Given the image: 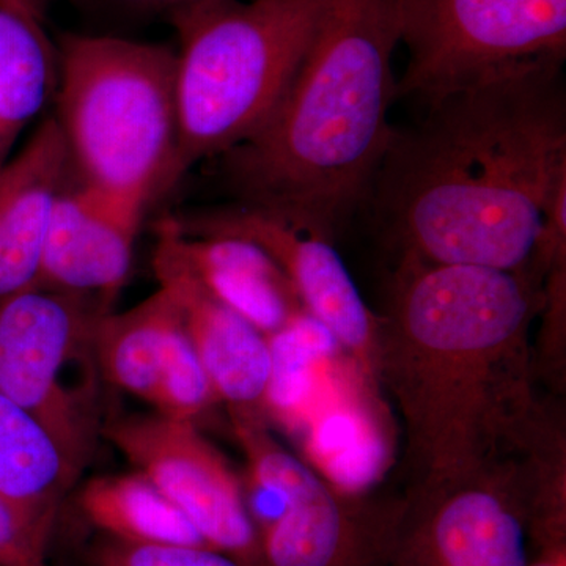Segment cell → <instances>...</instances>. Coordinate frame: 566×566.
<instances>
[{
    "label": "cell",
    "instance_id": "6da1fadb",
    "mask_svg": "<svg viewBox=\"0 0 566 566\" xmlns=\"http://www.w3.org/2000/svg\"><path fill=\"white\" fill-rule=\"evenodd\" d=\"M427 107L394 129L365 197L381 237L398 260L538 271L547 207L566 185L564 62L526 63Z\"/></svg>",
    "mask_w": 566,
    "mask_h": 566
},
{
    "label": "cell",
    "instance_id": "7a4b0ae2",
    "mask_svg": "<svg viewBox=\"0 0 566 566\" xmlns=\"http://www.w3.org/2000/svg\"><path fill=\"white\" fill-rule=\"evenodd\" d=\"M543 283L534 270L398 260L375 379L400 412L409 485L526 453L547 433L531 345Z\"/></svg>",
    "mask_w": 566,
    "mask_h": 566
},
{
    "label": "cell",
    "instance_id": "3957f363",
    "mask_svg": "<svg viewBox=\"0 0 566 566\" xmlns=\"http://www.w3.org/2000/svg\"><path fill=\"white\" fill-rule=\"evenodd\" d=\"M408 0H327L273 117L214 159L234 205L333 240L364 207L395 126L392 61Z\"/></svg>",
    "mask_w": 566,
    "mask_h": 566
},
{
    "label": "cell",
    "instance_id": "277c9868",
    "mask_svg": "<svg viewBox=\"0 0 566 566\" xmlns=\"http://www.w3.org/2000/svg\"><path fill=\"white\" fill-rule=\"evenodd\" d=\"M327 0H223L170 14L177 32V147L161 197L273 117Z\"/></svg>",
    "mask_w": 566,
    "mask_h": 566
},
{
    "label": "cell",
    "instance_id": "5b68a950",
    "mask_svg": "<svg viewBox=\"0 0 566 566\" xmlns=\"http://www.w3.org/2000/svg\"><path fill=\"white\" fill-rule=\"evenodd\" d=\"M55 54V118L81 181L161 199L177 147V51L63 33Z\"/></svg>",
    "mask_w": 566,
    "mask_h": 566
},
{
    "label": "cell",
    "instance_id": "8992f818",
    "mask_svg": "<svg viewBox=\"0 0 566 566\" xmlns=\"http://www.w3.org/2000/svg\"><path fill=\"white\" fill-rule=\"evenodd\" d=\"M564 469L549 433L526 453L412 483L398 499L390 566H527L536 509Z\"/></svg>",
    "mask_w": 566,
    "mask_h": 566
},
{
    "label": "cell",
    "instance_id": "52a82bcc",
    "mask_svg": "<svg viewBox=\"0 0 566 566\" xmlns=\"http://www.w3.org/2000/svg\"><path fill=\"white\" fill-rule=\"evenodd\" d=\"M248 463L245 504L263 566H390L397 501H376L323 479L270 434L232 415Z\"/></svg>",
    "mask_w": 566,
    "mask_h": 566
},
{
    "label": "cell",
    "instance_id": "ba28073f",
    "mask_svg": "<svg viewBox=\"0 0 566 566\" xmlns=\"http://www.w3.org/2000/svg\"><path fill=\"white\" fill-rule=\"evenodd\" d=\"M109 312L102 301L48 289L0 297V394L84 468L103 430L96 335Z\"/></svg>",
    "mask_w": 566,
    "mask_h": 566
},
{
    "label": "cell",
    "instance_id": "9c48e42d",
    "mask_svg": "<svg viewBox=\"0 0 566 566\" xmlns=\"http://www.w3.org/2000/svg\"><path fill=\"white\" fill-rule=\"evenodd\" d=\"M397 99L431 104L495 74L566 57V0H408Z\"/></svg>",
    "mask_w": 566,
    "mask_h": 566
},
{
    "label": "cell",
    "instance_id": "30bf717a",
    "mask_svg": "<svg viewBox=\"0 0 566 566\" xmlns=\"http://www.w3.org/2000/svg\"><path fill=\"white\" fill-rule=\"evenodd\" d=\"M102 436L188 517L212 549L263 566L243 482L196 423L132 416L103 424Z\"/></svg>",
    "mask_w": 566,
    "mask_h": 566
},
{
    "label": "cell",
    "instance_id": "8fae6325",
    "mask_svg": "<svg viewBox=\"0 0 566 566\" xmlns=\"http://www.w3.org/2000/svg\"><path fill=\"white\" fill-rule=\"evenodd\" d=\"M174 219L189 237L241 238L270 253L293 283L305 312L333 335L365 378L376 382L379 315L365 304L333 240L234 203L180 212Z\"/></svg>",
    "mask_w": 566,
    "mask_h": 566
},
{
    "label": "cell",
    "instance_id": "7c38bea8",
    "mask_svg": "<svg viewBox=\"0 0 566 566\" xmlns=\"http://www.w3.org/2000/svg\"><path fill=\"white\" fill-rule=\"evenodd\" d=\"M148 193L66 186L44 245L39 289L93 297L111 307L133 266L134 244L151 207Z\"/></svg>",
    "mask_w": 566,
    "mask_h": 566
},
{
    "label": "cell",
    "instance_id": "4fadbf2b",
    "mask_svg": "<svg viewBox=\"0 0 566 566\" xmlns=\"http://www.w3.org/2000/svg\"><path fill=\"white\" fill-rule=\"evenodd\" d=\"M153 273L159 289L169 293L180 308L186 333L218 400L229 406L230 415L264 420L273 371L266 335L212 297L159 238L153 253Z\"/></svg>",
    "mask_w": 566,
    "mask_h": 566
},
{
    "label": "cell",
    "instance_id": "5bb4252c",
    "mask_svg": "<svg viewBox=\"0 0 566 566\" xmlns=\"http://www.w3.org/2000/svg\"><path fill=\"white\" fill-rule=\"evenodd\" d=\"M69 147L57 118L0 166V297L39 289L55 203L66 188Z\"/></svg>",
    "mask_w": 566,
    "mask_h": 566
},
{
    "label": "cell",
    "instance_id": "9a60e30c",
    "mask_svg": "<svg viewBox=\"0 0 566 566\" xmlns=\"http://www.w3.org/2000/svg\"><path fill=\"white\" fill-rule=\"evenodd\" d=\"M156 237L212 297L268 338L305 314L293 283L260 245L241 238L189 237L172 214L158 222Z\"/></svg>",
    "mask_w": 566,
    "mask_h": 566
},
{
    "label": "cell",
    "instance_id": "2e32d148",
    "mask_svg": "<svg viewBox=\"0 0 566 566\" xmlns=\"http://www.w3.org/2000/svg\"><path fill=\"white\" fill-rule=\"evenodd\" d=\"M82 469L35 416L0 394V497L46 538Z\"/></svg>",
    "mask_w": 566,
    "mask_h": 566
},
{
    "label": "cell",
    "instance_id": "e0dca14e",
    "mask_svg": "<svg viewBox=\"0 0 566 566\" xmlns=\"http://www.w3.org/2000/svg\"><path fill=\"white\" fill-rule=\"evenodd\" d=\"M80 504L87 520L109 538L137 545L211 547L140 472L88 480Z\"/></svg>",
    "mask_w": 566,
    "mask_h": 566
},
{
    "label": "cell",
    "instance_id": "ac0fdd59",
    "mask_svg": "<svg viewBox=\"0 0 566 566\" xmlns=\"http://www.w3.org/2000/svg\"><path fill=\"white\" fill-rule=\"evenodd\" d=\"M181 312L163 289L123 314H107L96 335L103 379L151 405L170 337Z\"/></svg>",
    "mask_w": 566,
    "mask_h": 566
},
{
    "label": "cell",
    "instance_id": "d6986e66",
    "mask_svg": "<svg viewBox=\"0 0 566 566\" xmlns=\"http://www.w3.org/2000/svg\"><path fill=\"white\" fill-rule=\"evenodd\" d=\"M57 87V54L43 25L0 9V166Z\"/></svg>",
    "mask_w": 566,
    "mask_h": 566
},
{
    "label": "cell",
    "instance_id": "ffe728a7",
    "mask_svg": "<svg viewBox=\"0 0 566 566\" xmlns=\"http://www.w3.org/2000/svg\"><path fill=\"white\" fill-rule=\"evenodd\" d=\"M218 401L181 319L167 345L151 405L158 415L196 423Z\"/></svg>",
    "mask_w": 566,
    "mask_h": 566
},
{
    "label": "cell",
    "instance_id": "44dd1931",
    "mask_svg": "<svg viewBox=\"0 0 566 566\" xmlns=\"http://www.w3.org/2000/svg\"><path fill=\"white\" fill-rule=\"evenodd\" d=\"M50 538L0 497V566H51Z\"/></svg>",
    "mask_w": 566,
    "mask_h": 566
},
{
    "label": "cell",
    "instance_id": "7402d4cb",
    "mask_svg": "<svg viewBox=\"0 0 566 566\" xmlns=\"http://www.w3.org/2000/svg\"><path fill=\"white\" fill-rule=\"evenodd\" d=\"M77 2L84 3L88 9L126 18H147L156 14L169 18L177 11L223 2V0H77Z\"/></svg>",
    "mask_w": 566,
    "mask_h": 566
},
{
    "label": "cell",
    "instance_id": "603a6c76",
    "mask_svg": "<svg viewBox=\"0 0 566 566\" xmlns=\"http://www.w3.org/2000/svg\"><path fill=\"white\" fill-rule=\"evenodd\" d=\"M55 0H0V9L20 14L25 20L43 25L48 10Z\"/></svg>",
    "mask_w": 566,
    "mask_h": 566
},
{
    "label": "cell",
    "instance_id": "cb8c5ba5",
    "mask_svg": "<svg viewBox=\"0 0 566 566\" xmlns=\"http://www.w3.org/2000/svg\"><path fill=\"white\" fill-rule=\"evenodd\" d=\"M527 566H566V545L545 547L531 554Z\"/></svg>",
    "mask_w": 566,
    "mask_h": 566
}]
</instances>
